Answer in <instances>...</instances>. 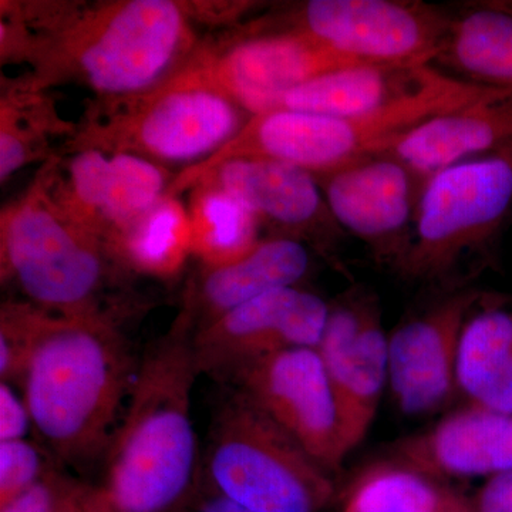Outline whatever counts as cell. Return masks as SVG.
Masks as SVG:
<instances>
[{"instance_id":"obj_1","label":"cell","mask_w":512,"mask_h":512,"mask_svg":"<svg viewBox=\"0 0 512 512\" xmlns=\"http://www.w3.org/2000/svg\"><path fill=\"white\" fill-rule=\"evenodd\" d=\"M137 366L109 313L39 308L18 383L36 433L60 463L106 456Z\"/></svg>"},{"instance_id":"obj_2","label":"cell","mask_w":512,"mask_h":512,"mask_svg":"<svg viewBox=\"0 0 512 512\" xmlns=\"http://www.w3.org/2000/svg\"><path fill=\"white\" fill-rule=\"evenodd\" d=\"M194 308L146 350L119 426L107 448L104 490L123 512H170L190 495L198 473L192 389Z\"/></svg>"},{"instance_id":"obj_3","label":"cell","mask_w":512,"mask_h":512,"mask_svg":"<svg viewBox=\"0 0 512 512\" xmlns=\"http://www.w3.org/2000/svg\"><path fill=\"white\" fill-rule=\"evenodd\" d=\"M505 92L512 90L466 82L433 67L419 90L362 116L330 117L285 109L256 114L231 141L229 153L232 157L271 158L315 175L326 174L379 156L434 117Z\"/></svg>"},{"instance_id":"obj_4","label":"cell","mask_w":512,"mask_h":512,"mask_svg":"<svg viewBox=\"0 0 512 512\" xmlns=\"http://www.w3.org/2000/svg\"><path fill=\"white\" fill-rule=\"evenodd\" d=\"M204 466L215 491L254 512H320L333 497L330 471L238 392L215 416Z\"/></svg>"},{"instance_id":"obj_5","label":"cell","mask_w":512,"mask_h":512,"mask_svg":"<svg viewBox=\"0 0 512 512\" xmlns=\"http://www.w3.org/2000/svg\"><path fill=\"white\" fill-rule=\"evenodd\" d=\"M512 214V144L440 171L424 185L409 247L394 269L446 284L490 247Z\"/></svg>"},{"instance_id":"obj_6","label":"cell","mask_w":512,"mask_h":512,"mask_svg":"<svg viewBox=\"0 0 512 512\" xmlns=\"http://www.w3.org/2000/svg\"><path fill=\"white\" fill-rule=\"evenodd\" d=\"M106 269L96 232L50 198L45 184L3 214V278L16 281L33 305L62 315L103 312Z\"/></svg>"},{"instance_id":"obj_7","label":"cell","mask_w":512,"mask_h":512,"mask_svg":"<svg viewBox=\"0 0 512 512\" xmlns=\"http://www.w3.org/2000/svg\"><path fill=\"white\" fill-rule=\"evenodd\" d=\"M190 29L170 0H128L90 13L62 40V55L96 92H140L183 52Z\"/></svg>"},{"instance_id":"obj_8","label":"cell","mask_w":512,"mask_h":512,"mask_svg":"<svg viewBox=\"0 0 512 512\" xmlns=\"http://www.w3.org/2000/svg\"><path fill=\"white\" fill-rule=\"evenodd\" d=\"M292 20V30L360 63L433 66L451 16L420 2L311 0Z\"/></svg>"},{"instance_id":"obj_9","label":"cell","mask_w":512,"mask_h":512,"mask_svg":"<svg viewBox=\"0 0 512 512\" xmlns=\"http://www.w3.org/2000/svg\"><path fill=\"white\" fill-rule=\"evenodd\" d=\"M242 127L241 107L195 66L119 117L110 140L119 153L133 148L160 160L190 161L217 153Z\"/></svg>"},{"instance_id":"obj_10","label":"cell","mask_w":512,"mask_h":512,"mask_svg":"<svg viewBox=\"0 0 512 512\" xmlns=\"http://www.w3.org/2000/svg\"><path fill=\"white\" fill-rule=\"evenodd\" d=\"M232 382L320 466L333 473L346 454L328 373L318 349L298 348L242 367Z\"/></svg>"},{"instance_id":"obj_11","label":"cell","mask_w":512,"mask_h":512,"mask_svg":"<svg viewBox=\"0 0 512 512\" xmlns=\"http://www.w3.org/2000/svg\"><path fill=\"white\" fill-rule=\"evenodd\" d=\"M330 306L298 286L266 292L195 328L198 372L231 379L249 363L284 350L319 346Z\"/></svg>"},{"instance_id":"obj_12","label":"cell","mask_w":512,"mask_h":512,"mask_svg":"<svg viewBox=\"0 0 512 512\" xmlns=\"http://www.w3.org/2000/svg\"><path fill=\"white\" fill-rule=\"evenodd\" d=\"M333 220L362 239L376 259L396 266L410 239L424 183L384 154L316 175Z\"/></svg>"},{"instance_id":"obj_13","label":"cell","mask_w":512,"mask_h":512,"mask_svg":"<svg viewBox=\"0 0 512 512\" xmlns=\"http://www.w3.org/2000/svg\"><path fill=\"white\" fill-rule=\"evenodd\" d=\"M338 410L346 457L367 436L389 384V338L372 299L330 308L318 348Z\"/></svg>"},{"instance_id":"obj_14","label":"cell","mask_w":512,"mask_h":512,"mask_svg":"<svg viewBox=\"0 0 512 512\" xmlns=\"http://www.w3.org/2000/svg\"><path fill=\"white\" fill-rule=\"evenodd\" d=\"M305 33L256 36L198 64L202 74L252 116L275 110L282 97L320 74L360 66Z\"/></svg>"},{"instance_id":"obj_15","label":"cell","mask_w":512,"mask_h":512,"mask_svg":"<svg viewBox=\"0 0 512 512\" xmlns=\"http://www.w3.org/2000/svg\"><path fill=\"white\" fill-rule=\"evenodd\" d=\"M481 293H453L389 336V386L403 413L434 412L457 386V356L468 316Z\"/></svg>"},{"instance_id":"obj_16","label":"cell","mask_w":512,"mask_h":512,"mask_svg":"<svg viewBox=\"0 0 512 512\" xmlns=\"http://www.w3.org/2000/svg\"><path fill=\"white\" fill-rule=\"evenodd\" d=\"M392 460L420 473L476 477L512 470V414L471 404L450 414L426 433L402 441Z\"/></svg>"},{"instance_id":"obj_17","label":"cell","mask_w":512,"mask_h":512,"mask_svg":"<svg viewBox=\"0 0 512 512\" xmlns=\"http://www.w3.org/2000/svg\"><path fill=\"white\" fill-rule=\"evenodd\" d=\"M512 144V92L498 94L413 128L384 151L427 183L451 165Z\"/></svg>"},{"instance_id":"obj_18","label":"cell","mask_w":512,"mask_h":512,"mask_svg":"<svg viewBox=\"0 0 512 512\" xmlns=\"http://www.w3.org/2000/svg\"><path fill=\"white\" fill-rule=\"evenodd\" d=\"M211 173L217 175L218 187L234 195L256 217L292 231H319L325 239L343 232L311 171L271 158L245 157L225 161Z\"/></svg>"},{"instance_id":"obj_19","label":"cell","mask_w":512,"mask_h":512,"mask_svg":"<svg viewBox=\"0 0 512 512\" xmlns=\"http://www.w3.org/2000/svg\"><path fill=\"white\" fill-rule=\"evenodd\" d=\"M433 66L360 64L320 74L282 97L285 109L330 117L373 113L419 90Z\"/></svg>"},{"instance_id":"obj_20","label":"cell","mask_w":512,"mask_h":512,"mask_svg":"<svg viewBox=\"0 0 512 512\" xmlns=\"http://www.w3.org/2000/svg\"><path fill=\"white\" fill-rule=\"evenodd\" d=\"M309 269V252L298 239L272 238L228 264L211 265L201 281L200 326L266 292L296 286Z\"/></svg>"},{"instance_id":"obj_21","label":"cell","mask_w":512,"mask_h":512,"mask_svg":"<svg viewBox=\"0 0 512 512\" xmlns=\"http://www.w3.org/2000/svg\"><path fill=\"white\" fill-rule=\"evenodd\" d=\"M434 63L466 82L512 90V6L484 3L451 18Z\"/></svg>"},{"instance_id":"obj_22","label":"cell","mask_w":512,"mask_h":512,"mask_svg":"<svg viewBox=\"0 0 512 512\" xmlns=\"http://www.w3.org/2000/svg\"><path fill=\"white\" fill-rule=\"evenodd\" d=\"M437 478L389 460L367 467L350 487L342 512H470Z\"/></svg>"},{"instance_id":"obj_23","label":"cell","mask_w":512,"mask_h":512,"mask_svg":"<svg viewBox=\"0 0 512 512\" xmlns=\"http://www.w3.org/2000/svg\"><path fill=\"white\" fill-rule=\"evenodd\" d=\"M511 363L512 306L481 298L461 333L457 387L474 402Z\"/></svg>"},{"instance_id":"obj_24","label":"cell","mask_w":512,"mask_h":512,"mask_svg":"<svg viewBox=\"0 0 512 512\" xmlns=\"http://www.w3.org/2000/svg\"><path fill=\"white\" fill-rule=\"evenodd\" d=\"M256 218L254 212L218 185L201 195L195 207V232L212 265L235 261L258 244Z\"/></svg>"},{"instance_id":"obj_25","label":"cell","mask_w":512,"mask_h":512,"mask_svg":"<svg viewBox=\"0 0 512 512\" xmlns=\"http://www.w3.org/2000/svg\"><path fill=\"white\" fill-rule=\"evenodd\" d=\"M165 174L133 153L110 157L109 187L101 218L123 232L165 197Z\"/></svg>"},{"instance_id":"obj_26","label":"cell","mask_w":512,"mask_h":512,"mask_svg":"<svg viewBox=\"0 0 512 512\" xmlns=\"http://www.w3.org/2000/svg\"><path fill=\"white\" fill-rule=\"evenodd\" d=\"M121 235L123 251L131 264L150 271H165L177 264L188 229L180 205L165 195Z\"/></svg>"},{"instance_id":"obj_27","label":"cell","mask_w":512,"mask_h":512,"mask_svg":"<svg viewBox=\"0 0 512 512\" xmlns=\"http://www.w3.org/2000/svg\"><path fill=\"white\" fill-rule=\"evenodd\" d=\"M110 157L97 148H87L69 167V200L62 207L74 220L99 234L90 220L101 217L109 187Z\"/></svg>"},{"instance_id":"obj_28","label":"cell","mask_w":512,"mask_h":512,"mask_svg":"<svg viewBox=\"0 0 512 512\" xmlns=\"http://www.w3.org/2000/svg\"><path fill=\"white\" fill-rule=\"evenodd\" d=\"M52 466L28 439L0 441V508L42 480Z\"/></svg>"},{"instance_id":"obj_29","label":"cell","mask_w":512,"mask_h":512,"mask_svg":"<svg viewBox=\"0 0 512 512\" xmlns=\"http://www.w3.org/2000/svg\"><path fill=\"white\" fill-rule=\"evenodd\" d=\"M39 306L5 303L0 313V379L18 383L28 356Z\"/></svg>"},{"instance_id":"obj_30","label":"cell","mask_w":512,"mask_h":512,"mask_svg":"<svg viewBox=\"0 0 512 512\" xmlns=\"http://www.w3.org/2000/svg\"><path fill=\"white\" fill-rule=\"evenodd\" d=\"M69 478L53 464L42 480L0 508V512H56Z\"/></svg>"},{"instance_id":"obj_31","label":"cell","mask_w":512,"mask_h":512,"mask_svg":"<svg viewBox=\"0 0 512 512\" xmlns=\"http://www.w3.org/2000/svg\"><path fill=\"white\" fill-rule=\"evenodd\" d=\"M33 427L32 416L22 394L12 384L0 383V441L26 440Z\"/></svg>"},{"instance_id":"obj_32","label":"cell","mask_w":512,"mask_h":512,"mask_svg":"<svg viewBox=\"0 0 512 512\" xmlns=\"http://www.w3.org/2000/svg\"><path fill=\"white\" fill-rule=\"evenodd\" d=\"M56 512H123L111 500L103 485H92L69 478Z\"/></svg>"},{"instance_id":"obj_33","label":"cell","mask_w":512,"mask_h":512,"mask_svg":"<svg viewBox=\"0 0 512 512\" xmlns=\"http://www.w3.org/2000/svg\"><path fill=\"white\" fill-rule=\"evenodd\" d=\"M473 512H512V470L491 476L471 505Z\"/></svg>"},{"instance_id":"obj_34","label":"cell","mask_w":512,"mask_h":512,"mask_svg":"<svg viewBox=\"0 0 512 512\" xmlns=\"http://www.w3.org/2000/svg\"><path fill=\"white\" fill-rule=\"evenodd\" d=\"M478 407L501 414H512V363L474 402Z\"/></svg>"},{"instance_id":"obj_35","label":"cell","mask_w":512,"mask_h":512,"mask_svg":"<svg viewBox=\"0 0 512 512\" xmlns=\"http://www.w3.org/2000/svg\"><path fill=\"white\" fill-rule=\"evenodd\" d=\"M197 512H254L248 510V508L242 507L235 503V501L229 500V498L225 497L218 493V491L214 490V494L211 495L210 498L204 501L198 507Z\"/></svg>"},{"instance_id":"obj_36","label":"cell","mask_w":512,"mask_h":512,"mask_svg":"<svg viewBox=\"0 0 512 512\" xmlns=\"http://www.w3.org/2000/svg\"><path fill=\"white\" fill-rule=\"evenodd\" d=\"M470 512H473V510H471Z\"/></svg>"}]
</instances>
